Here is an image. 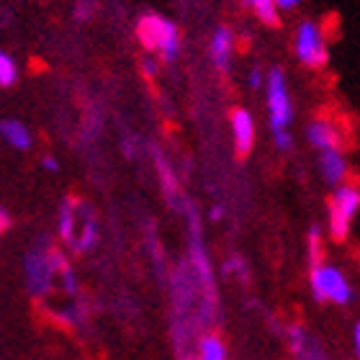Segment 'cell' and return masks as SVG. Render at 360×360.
I'll use <instances>...</instances> for the list:
<instances>
[{"instance_id":"obj_5","label":"cell","mask_w":360,"mask_h":360,"mask_svg":"<svg viewBox=\"0 0 360 360\" xmlns=\"http://www.w3.org/2000/svg\"><path fill=\"white\" fill-rule=\"evenodd\" d=\"M296 52H299L301 62L309 68H322L327 65V46L314 23H301L299 39H296Z\"/></svg>"},{"instance_id":"obj_12","label":"cell","mask_w":360,"mask_h":360,"mask_svg":"<svg viewBox=\"0 0 360 360\" xmlns=\"http://www.w3.org/2000/svg\"><path fill=\"white\" fill-rule=\"evenodd\" d=\"M291 345L293 350L301 355V360H324V353L319 350V345H314V342H309L307 335L301 330H291Z\"/></svg>"},{"instance_id":"obj_25","label":"cell","mask_w":360,"mask_h":360,"mask_svg":"<svg viewBox=\"0 0 360 360\" xmlns=\"http://www.w3.org/2000/svg\"><path fill=\"white\" fill-rule=\"evenodd\" d=\"M3 214V229H6L8 224H11V219H8V211H0Z\"/></svg>"},{"instance_id":"obj_6","label":"cell","mask_w":360,"mask_h":360,"mask_svg":"<svg viewBox=\"0 0 360 360\" xmlns=\"http://www.w3.org/2000/svg\"><path fill=\"white\" fill-rule=\"evenodd\" d=\"M54 260L49 252H44L41 248L31 250L29 255H26V281H29V288L37 296H41V293L49 288V281H52L54 276Z\"/></svg>"},{"instance_id":"obj_18","label":"cell","mask_w":360,"mask_h":360,"mask_svg":"<svg viewBox=\"0 0 360 360\" xmlns=\"http://www.w3.org/2000/svg\"><path fill=\"white\" fill-rule=\"evenodd\" d=\"M273 134H276V144H278V150H288V147H291V134H288V131H273Z\"/></svg>"},{"instance_id":"obj_17","label":"cell","mask_w":360,"mask_h":360,"mask_svg":"<svg viewBox=\"0 0 360 360\" xmlns=\"http://www.w3.org/2000/svg\"><path fill=\"white\" fill-rule=\"evenodd\" d=\"M93 245H96V224H93V219H88V221H85V229H83V240L77 242V250L85 252V250H90Z\"/></svg>"},{"instance_id":"obj_4","label":"cell","mask_w":360,"mask_h":360,"mask_svg":"<svg viewBox=\"0 0 360 360\" xmlns=\"http://www.w3.org/2000/svg\"><path fill=\"white\" fill-rule=\"evenodd\" d=\"M268 105L273 131H283L293 116V108L291 101H288V93H285V80L281 70H273L268 77Z\"/></svg>"},{"instance_id":"obj_16","label":"cell","mask_w":360,"mask_h":360,"mask_svg":"<svg viewBox=\"0 0 360 360\" xmlns=\"http://www.w3.org/2000/svg\"><path fill=\"white\" fill-rule=\"evenodd\" d=\"M0 83L3 85L15 83V65L8 54H0Z\"/></svg>"},{"instance_id":"obj_11","label":"cell","mask_w":360,"mask_h":360,"mask_svg":"<svg viewBox=\"0 0 360 360\" xmlns=\"http://www.w3.org/2000/svg\"><path fill=\"white\" fill-rule=\"evenodd\" d=\"M0 131H3V136H6V142L11 144V147H15V150H29L31 147V134L29 129L23 127V124H18V121H3L0 124Z\"/></svg>"},{"instance_id":"obj_15","label":"cell","mask_w":360,"mask_h":360,"mask_svg":"<svg viewBox=\"0 0 360 360\" xmlns=\"http://www.w3.org/2000/svg\"><path fill=\"white\" fill-rule=\"evenodd\" d=\"M72 229H75V217H72V203L65 201L60 209V234L65 237V240H72L75 234H72Z\"/></svg>"},{"instance_id":"obj_3","label":"cell","mask_w":360,"mask_h":360,"mask_svg":"<svg viewBox=\"0 0 360 360\" xmlns=\"http://www.w3.org/2000/svg\"><path fill=\"white\" fill-rule=\"evenodd\" d=\"M360 209V191L353 186H340L330 203V224L335 240H345L350 232L353 214Z\"/></svg>"},{"instance_id":"obj_9","label":"cell","mask_w":360,"mask_h":360,"mask_svg":"<svg viewBox=\"0 0 360 360\" xmlns=\"http://www.w3.org/2000/svg\"><path fill=\"white\" fill-rule=\"evenodd\" d=\"M322 173H324V180L332 183V186L342 183V178H345V173H347L345 158H342L338 150L322 152Z\"/></svg>"},{"instance_id":"obj_1","label":"cell","mask_w":360,"mask_h":360,"mask_svg":"<svg viewBox=\"0 0 360 360\" xmlns=\"http://www.w3.org/2000/svg\"><path fill=\"white\" fill-rule=\"evenodd\" d=\"M136 34H139L147 49H162L165 60H175V54H178V29L170 21L160 18V15H144L136 26Z\"/></svg>"},{"instance_id":"obj_23","label":"cell","mask_w":360,"mask_h":360,"mask_svg":"<svg viewBox=\"0 0 360 360\" xmlns=\"http://www.w3.org/2000/svg\"><path fill=\"white\" fill-rule=\"evenodd\" d=\"M250 85H252V88H257V85H260V72H252V75H250Z\"/></svg>"},{"instance_id":"obj_8","label":"cell","mask_w":360,"mask_h":360,"mask_svg":"<svg viewBox=\"0 0 360 360\" xmlns=\"http://www.w3.org/2000/svg\"><path fill=\"white\" fill-rule=\"evenodd\" d=\"M229 49H232V34L226 26H219L211 39V57L219 72H226V62H229Z\"/></svg>"},{"instance_id":"obj_24","label":"cell","mask_w":360,"mask_h":360,"mask_svg":"<svg viewBox=\"0 0 360 360\" xmlns=\"http://www.w3.org/2000/svg\"><path fill=\"white\" fill-rule=\"evenodd\" d=\"M144 75H147V77L155 75V65H152V62H144Z\"/></svg>"},{"instance_id":"obj_14","label":"cell","mask_w":360,"mask_h":360,"mask_svg":"<svg viewBox=\"0 0 360 360\" xmlns=\"http://www.w3.org/2000/svg\"><path fill=\"white\" fill-rule=\"evenodd\" d=\"M250 6H252V11H255L260 18H263L265 23H270V26H276L278 18H276V0H248Z\"/></svg>"},{"instance_id":"obj_10","label":"cell","mask_w":360,"mask_h":360,"mask_svg":"<svg viewBox=\"0 0 360 360\" xmlns=\"http://www.w3.org/2000/svg\"><path fill=\"white\" fill-rule=\"evenodd\" d=\"M309 142L314 144L316 150H338V131L330 127V124H324V121H314L311 127H309Z\"/></svg>"},{"instance_id":"obj_20","label":"cell","mask_w":360,"mask_h":360,"mask_svg":"<svg viewBox=\"0 0 360 360\" xmlns=\"http://www.w3.org/2000/svg\"><path fill=\"white\" fill-rule=\"evenodd\" d=\"M353 338H355V353H358V358H360V322L355 324V332H353Z\"/></svg>"},{"instance_id":"obj_22","label":"cell","mask_w":360,"mask_h":360,"mask_svg":"<svg viewBox=\"0 0 360 360\" xmlns=\"http://www.w3.org/2000/svg\"><path fill=\"white\" fill-rule=\"evenodd\" d=\"M221 217H224V209H221V206H217V209H211V219H214V221H219Z\"/></svg>"},{"instance_id":"obj_7","label":"cell","mask_w":360,"mask_h":360,"mask_svg":"<svg viewBox=\"0 0 360 360\" xmlns=\"http://www.w3.org/2000/svg\"><path fill=\"white\" fill-rule=\"evenodd\" d=\"M232 131L234 144H237V155L245 158L252 150V142H255V127H252V119H250V113L245 108L232 111Z\"/></svg>"},{"instance_id":"obj_19","label":"cell","mask_w":360,"mask_h":360,"mask_svg":"<svg viewBox=\"0 0 360 360\" xmlns=\"http://www.w3.org/2000/svg\"><path fill=\"white\" fill-rule=\"evenodd\" d=\"M44 167H46V170H52V173H57V170H60V165H57V160H54V158H44Z\"/></svg>"},{"instance_id":"obj_21","label":"cell","mask_w":360,"mask_h":360,"mask_svg":"<svg viewBox=\"0 0 360 360\" xmlns=\"http://www.w3.org/2000/svg\"><path fill=\"white\" fill-rule=\"evenodd\" d=\"M296 3H299V0H276L278 8H293Z\"/></svg>"},{"instance_id":"obj_2","label":"cell","mask_w":360,"mask_h":360,"mask_svg":"<svg viewBox=\"0 0 360 360\" xmlns=\"http://www.w3.org/2000/svg\"><path fill=\"white\" fill-rule=\"evenodd\" d=\"M311 291L316 301H335V304H347L353 296L345 276L330 265H316L311 270Z\"/></svg>"},{"instance_id":"obj_13","label":"cell","mask_w":360,"mask_h":360,"mask_svg":"<svg viewBox=\"0 0 360 360\" xmlns=\"http://www.w3.org/2000/svg\"><path fill=\"white\" fill-rule=\"evenodd\" d=\"M226 350L221 345V340L209 335V338L201 340V360H224Z\"/></svg>"}]
</instances>
